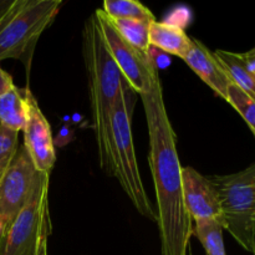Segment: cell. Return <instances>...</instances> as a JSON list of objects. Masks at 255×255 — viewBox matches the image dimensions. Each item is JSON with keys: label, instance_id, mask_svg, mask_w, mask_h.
<instances>
[{"label": "cell", "instance_id": "obj_19", "mask_svg": "<svg viewBox=\"0 0 255 255\" xmlns=\"http://www.w3.org/2000/svg\"><path fill=\"white\" fill-rule=\"evenodd\" d=\"M19 146V132L0 125V178L14 159Z\"/></svg>", "mask_w": 255, "mask_h": 255}, {"label": "cell", "instance_id": "obj_22", "mask_svg": "<svg viewBox=\"0 0 255 255\" xmlns=\"http://www.w3.org/2000/svg\"><path fill=\"white\" fill-rule=\"evenodd\" d=\"M36 255H47V237L42 238L40 242Z\"/></svg>", "mask_w": 255, "mask_h": 255}, {"label": "cell", "instance_id": "obj_3", "mask_svg": "<svg viewBox=\"0 0 255 255\" xmlns=\"http://www.w3.org/2000/svg\"><path fill=\"white\" fill-rule=\"evenodd\" d=\"M129 86L125 81L122 91L112 110V171L122 189L139 214L157 222V212L152 207L137 164L131 129Z\"/></svg>", "mask_w": 255, "mask_h": 255}, {"label": "cell", "instance_id": "obj_18", "mask_svg": "<svg viewBox=\"0 0 255 255\" xmlns=\"http://www.w3.org/2000/svg\"><path fill=\"white\" fill-rule=\"evenodd\" d=\"M227 102H229L237 110V112L243 117L255 136V100L244 94L234 84H231L228 89Z\"/></svg>", "mask_w": 255, "mask_h": 255}, {"label": "cell", "instance_id": "obj_11", "mask_svg": "<svg viewBox=\"0 0 255 255\" xmlns=\"http://www.w3.org/2000/svg\"><path fill=\"white\" fill-rule=\"evenodd\" d=\"M182 60L219 97L226 101L228 100V89L232 81L213 52L203 42L192 37L191 49Z\"/></svg>", "mask_w": 255, "mask_h": 255}, {"label": "cell", "instance_id": "obj_10", "mask_svg": "<svg viewBox=\"0 0 255 255\" xmlns=\"http://www.w3.org/2000/svg\"><path fill=\"white\" fill-rule=\"evenodd\" d=\"M182 191L192 221H216L223 227L218 193L208 177L192 167H182Z\"/></svg>", "mask_w": 255, "mask_h": 255}, {"label": "cell", "instance_id": "obj_2", "mask_svg": "<svg viewBox=\"0 0 255 255\" xmlns=\"http://www.w3.org/2000/svg\"><path fill=\"white\" fill-rule=\"evenodd\" d=\"M82 55L86 67L92 127L96 137L100 166L109 176H114L111 116L125 79L107 49L95 14L87 20L82 32Z\"/></svg>", "mask_w": 255, "mask_h": 255}, {"label": "cell", "instance_id": "obj_1", "mask_svg": "<svg viewBox=\"0 0 255 255\" xmlns=\"http://www.w3.org/2000/svg\"><path fill=\"white\" fill-rule=\"evenodd\" d=\"M141 99L148 127V161L156 192L162 255H187L193 221L184 206L177 136L167 114L158 74Z\"/></svg>", "mask_w": 255, "mask_h": 255}, {"label": "cell", "instance_id": "obj_14", "mask_svg": "<svg viewBox=\"0 0 255 255\" xmlns=\"http://www.w3.org/2000/svg\"><path fill=\"white\" fill-rule=\"evenodd\" d=\"M27 107L25 89L14 86L0 96V125L12 131H22L26 122Z\"/></svg>", "mask_w": 255, "mask_h": 255}, {"label": "cell", "instance_id": "obj_9", "mask_svg": "<svg viewBox=\"0 0 255 255\" xmlns=\"http://www.w3.org/2000/svg\"><path fill=\"white\" fill-rule=\"evenodd\" d=\"M26 97V122L22 128L24 147L26 148L35 168L39 173H51L56 162L51 127L40 110L39 104L29 89H25Z\"/></svg>", "mask_w": 255, "mask_h": 255}, {"label": "cell", "instance_id": "obj_4", "mask_svg": "<svg viewBox=\"0 0 255 255\" xmlns=\"http://www.w3.org/2000/svg\"><path fill=\"white\" fill-rule=\"evenodd\" d=\"M61 0H15L0 16V61L22 59L54 21Z\"/></svg>", "mask_w": 255, "mask_h": 255}, {"label": "cell", "instance_id": "obj_6", "mask_svg": "<svg viewBox=\"0 0 255 255\" xmlns=\"http://www.w3.org/2000/svg\"><path fill=\"white\" fill-rule=\"evenodd\" d=\"M49 178L50 174H37L27 202L1 233L0 255H36L41 239L49 238Z\"/></svg>", "mask_w": 255, "mask_h": 255}, {"label": "cell", "instance_id": "obj_5", "mask_svg": "<svg viewBox=\"0 0 255 255\" xmlns=\"http://www.w3.org/2000/svg\"><path fill=\"white\" fill-rule=\"evenodd\" d=\"M208 178L218 193L223 228L239 246L252 252L255 238V162L237 173Z\"/></svg>", "mask_w": 255, "mask_h": 255}, {"label": "cell", "instance_id": "obj_7", "mask_svg": "<svg viewBox=\"0 0 255 255\" xmlns=\"http://www.w3.org/2000/svg\"><path fill=\"white\" fill-rule=\"evenodd\" d=\"M106 46L116 61L125 81L137 95H143L151 89L153 77L158 74L147 54L132 46L121 36L109 15L102 9L94 12Z\"/></svg>", "mask_w": 255, "mask_h": 255}, {"label": "cell", "instance_id": "obj_16", "mask_svg": "<svg viewBox=\"0 0 255 255\" xmlns=\"http://www.w3.org/2000/svg\"><path fill=\"white\" fill-rule=\"evenodd\" d=\"M111 19V17H110ZM117 31L139 51L147 54L149 47V25L152 21L139 19H111Z\"/></svg>", "mask_w": 255, "mask_h": 255}, {"label": "cell", "instance_id": "obj_12", "mask_svg": "<svg viewBox=\"0 0 255 255\" xmlns=\"http://www.w3.org/2000/svg\"><path fill=\"white\" fill-rule=\"evenodd\" d=\"M148 36L151 46L181 59H183L191 49L192 37L178 25L154 20L149 25Z\"/></svg>", "mask_w": 255, "mask_h": 255}, {"label": "cell", "instance_id": "obj_23", "mask_svg": "<svg viewBox=\"0 0 255 255\" xmlns=\"http://www.w3.org/2000/svg\"><path fill=\"white\" fill-rule=\"evenodd\" d=\"M252 254L253 255H255V238H254V241H253V246H252V252H251Z\"/></svg>", "mask_w": 255, "mask_h": 255}, {"label": "cell", "instance_id": "obj_17", "mask_svg": "<svg viewBox=\"0 0 255 255\" xmlns=\"http://www.w3.org/2000/svg\"><path fill=\"white\" fill-rule=\"evenodd\" d=\"M102 10L111 19L156 20L151 10L137 0H105Z\"/></svg>", "mask_w": 255, "mask_h": 255}, {"label": "cell", "instance_id": "obj_24", "mask_svg": "<svg viewBox=\"0 0 255 255\" xmlns=\"http://www.w3.org/2000/svg\"><path fill=\"white\" fill-rule=\"evenodd\" d=\"M1 233H2V228L0 227V237H1Z\"/></svg>", "mask_w": 255, "mask_h": 255}, {"label": "cell", "instance_id": "obj_8", "mask_svg": "<svg viewBox=\"0 0 255 255\" xmlns=\"http://www.w3.org/2000/svg\"><path fill=\"white\" fill-rule=\"evenodd\" d=\"M39 172L24 144H20L14 159L0 178V227L4 229L19 214L29 199Z\"/></svg>", "mask_w": 255, "mask_h": 255}, {"label": "cell", "instance_id": "obj_20", "mask_svg": "<svg viewBox=\"0 0 255 255\" xmlns=\"http://www.w3.org/2000/svg\"><path fill=\"white\" fill-rule=\"evenodd\" d=\"M14 86L15 85L14 81H12V77L0 67V96L9 92Z\"/></svg>", "mask_w": 255, "mask_h": 255}, {"label": "cell", "instance_id": "obj_21", "mask_svg": "<svg viewBox=\"0 0 255 255\" xmlns=\"http://www.w3.org/2000/svg\"><path fill=\"white\" fill-rule=\"evenodd\" d=\"M242 57H243L244 62H246V65L248 66V69L255 75V46L253 49L249 50V51L243 52V54H242Z\"/></svg>", "mask_w": 255, "mask_h": 255}, {"label": "cell", "instance_id": "obj_15", "mask_svg": "<svg viewBox=\"0 0 255 255\" xmlns=\"http://www.w3.org/2000/svg\"><path fill=\"white\" fill-rule=\"evenodd\" d=\"M223 227L216 221L194 222L192 236L203 246L207 255H227L223 241Z\"/></svg>", "mask_w": 255, "mask_h": 255}, {"label": "cell", "instance_id": "obj_13", "mask_svg": "<svg viewBox=\"0 0 255 255\" xmlns=\"http://www.w3.org/2000/svg\"><path fill=\"white\" fill-rule=\"evenodd\" d=\"M213 54L228 75L232 84L255 100V75L248 69L242 54L221 49L216 50Z\"/></svg>", "mask_w": 255, "mask_h": 255}]
</instances>
